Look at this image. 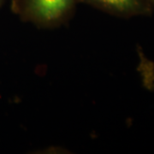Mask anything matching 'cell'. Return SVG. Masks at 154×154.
Wrapping results in <instances>:
<instances>
[{"instance_id":"cell-1","label":"cell","mask_w":154,"mask_h":154,"mask_svg":"<svg viewBox=\"0 0 154 154\" xmlns=\"http://www.w3.org/2000/svg\"><path fill=\"white\" fill-rule=\"evenodd\" d=\"M77 0H13V6L24 19L51 25L66 18Z\"/></svg>"},{"instance_id":"cell-2","label":"cell","mask_w":154,"mask_h":154,"mask_svg":"<svg viewBox=\"0 0 154 154\" xmlns=\"http://www.w3.org/2000/svg\"><path fill=\"white\" fill-rule=\"evenodd\" d=\"M121 17L149 16L152 8L146 0H77Z\"/></svg>"},{"instance_id":"cell-3","label":"cell","mask_w":154,"mask_h":154,"mask_svg":"<svg viewBox=\"0 0 154 154\" xmlns=\"http://www.w3.org/2000/svg\"><path fill=\"white\" fill-rule=\"evenodd\" d=\"M146 1L150 5L152 6V8H153L154 7V0H146Z\"/></svg>"},{"instance_id":"cell-4","label":"cell","mask_w":154,"mask_h":154,"mask_svg":"<svg viewBox=\"0 0 154 154\" xmlns=\"http://www.w3.org/2000/svg\"><path fill=\"white\" fill-rule=\"evenodd\" d=\"M0 2H1V0H0Z\"/></svg>"}]
</instances>
